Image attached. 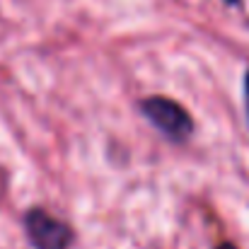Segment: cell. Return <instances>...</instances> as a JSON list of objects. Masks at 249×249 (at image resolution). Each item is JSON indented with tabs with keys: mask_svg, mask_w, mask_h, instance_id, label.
<instances>
[{
	"mask_svg": "<svg viewBox=\"0 0 249 249\" xmlns=\"http://www.w3.org/2000/svg\"><path fill=\"white\" fill-rule=\"evenodd\" d=\"M223 2H225L228 7H242V5H245V0H223Z\"/></svg>",
	"mask_w": 249,
	"mask_h": 249,
	"instance_id": "obj_5",
	"label": "cell"
},
{
	"mask_svg": "<svg viewBox=\"0 0 249 249\" xmlns=\"http://www.w3.org/2000/svg\"><path fill=\"white\" fill-rule=\"evenodd\" d=\"M213 249H240V247H237L235 242H230V240H223L220 245H215V247H213Z\"/></svg>",
	"mask_w": 249,
	"mask_h": 249,
	"instance_id": "obj_4",
	"label": "cell"
},
{
	"mask_svg": "<svg viewBox=\"0 0 249 249\" xmlns=\"http://www.w3.org/2000/svg\"><path fill=\"white\" fill-rule=\"evenodd\" d=\"M242 99H245V114H247L249 124V68L245 71V78H242Z\"/></svg>",
	"mask_w": 249,
	"mask_h": 249,
	"instance_id": "obj_3",
	"label": "cell"
},
{
	"mask_svg": "<svg viewBox=\"0 0 249 249\" xmlns=\"http://www.w3.org/2000/svg\"><path fill=\"white\" fill-rule=\"evenodd\" d=\"M138 114L165 138L172 145H184L194 138L196 133V119L191 111L165 94H148L136 102Z\"/></svg>",
	"mask_w": 249,
	"mask_h": 249,
	"instance_id": "obj_1",
	"label": "cell"
},
{
	"mask_svg": "<svg viewBox=\"0 0 249 249\" xmlns=\"http://www.w3.org/2000/svg\"><path fill=\"white\" fill-rule=\"evenodd\" d=\"M22 232L32 249H73L78 240L75 228L44 206H29L22 213Z\"/></svg>",
	"mask_w": 249,
	"mask_h": 249,
	"instance_id": "obj_2",
	"label": "cell"
}]
</instances>
